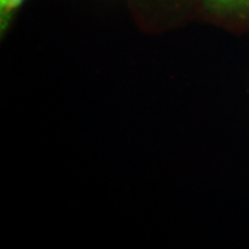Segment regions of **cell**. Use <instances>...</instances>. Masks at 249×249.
I'll return each instance as SVG.
<instances>
[{"label":"cell","mask_w":249,"mask_h":249,"mask_svg":"<svg viewBox=\"0 0 249 249\" xmlns=\"http://www.w3.org/2000/svg\"><path fill=\"white\" fill-rule=\"evenodd\" d=\"M23 2V0H0V9H1V28L4 30L13 12Z\"/></svg>","instance_id":"cell-2"},{"label":"cell","mask_w":249,"mask_h":249,"mask_svg":"<svg viewBox=\"0 0 249 249\" xmlns=\"http://www.w3.org/2000/svg\"><path fill=\"white\" fill-rule=\"evenodd\" d=\"M208 8L219 13L249 14V0H204Z\"/></svg>","instance_id":"cell-1"}]
</instances>
